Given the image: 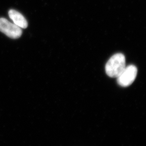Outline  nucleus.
<instances>
[{
    "label": "nucleus",
    "mask_w": 146,
    "mask_h": 146,
    "mask_svg": "<svg viewBox=\"0 0 146 146\" xmlns=\"http://www.w3.org/2000/svg\"><path fill=\"white\" fill-rule=\"evenodd\" d=\"M0 31L12 38H18L22 34L21 28L3 18H0Z\"/></svg>",
    "instance_id": "nucleus-3"
},
{
    "label": "nucleus",
    "mask_w": 146,
    "mask_h": 146,
    "mask_svg": "<svg viewBox=\"0 0 146 146\" xmlns=\"http://www.w3.org/2000/svg\"><path fill=\"white\" fill-rule=\"evenodd\" d=\"M9 15L13 23L21 28L25 29L28 27V23L25 17L18 11L14 10H10Z\"/></svg>",
    "instance_id": "nucleus-4"
},
{
    "label": "nucleus",
    "mask_w": 146,
    "mask_h": 146,
    "mask_svg": "<svg viewBox=\"0 0 146 146\" xmlns=\"http://www.w3.org/2000/svg\"><path fill=\"white\" fill-rule=\"evenodd\" d=\"M138 69L134 65L126 66L118 77L117 82L119 86L122 87H127L133 83L137 75Z\"/></svg>",
    "instance_id": "nucleus-2"
},
{
    "label": "nucleus",
    "mask_w": 146,
    "mask_h": 146,
    "mask_svg": "<svg viewBox=\"0 0 146 146\" xmlns=\"http://www.w3.org/2000/svg\"><path fill=\"white\" fill-rule=\"evenodd\" d=\"M126 66L125 56L122 54L117 53L113 55L106 64V73L110 77L117 78Z\"/></svg>",
    "instance_id": "nucleus-1"
}]
</instances>
